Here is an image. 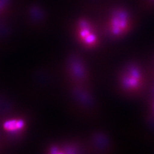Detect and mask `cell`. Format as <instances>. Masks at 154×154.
<instances>
[{"instance_id":"1","label":"cell","mask_w":154,"mask_h":154,"mask_svg":"<svg viewBox=\"0 0 154 154\" xmlns=\"http://www.w3.org/2000/svg\"><path fill=\"white\" fill-rule=\"evenodd\" d=\"M67 72L73 86H86L88 84V72L79 57H72L68 62Z\"/></svg>"},{"instance_id":"2","label":"cell","mask_w":154,"mask_h":154,"mask_svg":"<svg viewBox=\"0 0 154 154\" xmlns=\"http://www.w3.org/2000/svg\"><path fill=\"white\" fill-rule=\"evenodd\" d=\"M119 82L121 88L126 93L137 91L140 83V74L138 69L134 66L127 67L122 72Z\"/></svg>"},{"instance_id":"3","label":"cell","mask_w":154,"mask_h":154,"mask_svg":"<svg viewBox=\"0 0 154 154\" xmlns=\"http://www.w3.org/2000/svg\"><path fill=\"white\" fill-rule=\"evenodd\" d=\"M130 19L125 14L114 17L110 25V33L112 37H119L123 35L129 29Z\"/></svg>"},{"instance_id":"4","label":"cell","mask_w":154,"mask_h":154,"mask_svg":"<svg viewBox=\"0 0 154 154\" xmlns=\"http://www.w3.org/2000/svg\"><path fill=\"white\" fill-rule=\"evenodd\" d=\"M4 128L5 131L10 134H18L23 131L25 126V121L21 119H11L8 120L4 123Z\"/></svg>"}]
</instances>
